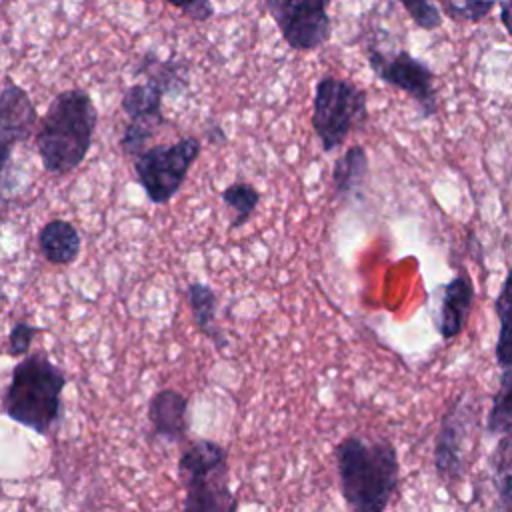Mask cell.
Listing matches in <instances>:
<instances>
[{
  "label": "cell",
  "mask_w": 512,
  "mask_h": 512,
  "mask_svg": "<svg viewBox=\"0 0 512 512\" xmlns=\"http://www.w3.org/2000/svg\"><path fill=\"white\" fill-rule=\"evenodd\" d=\"M340 492L350 512H384L398 480L400 462L390 440L346 436L334 448Z\"/></svg>",
  "instance_id": "obj_1"
},
{
  "label": "cell",
  "mask_w": 512,
  "mask_h": 512,
  "mask_svg": "<svg viewBox=\"0 0 512 512\" xmlns=\"http://www.w3.org/2000/svg\"><path fill=\"white\" fill-rule=\"evenodd\" d=\"M98 112L82 88L60 92L40 120L36 146L46 172L62 176L78 168L92 148Z\"/></svg>",
  "instance_id": "obj_2"
},
{
  "label": "cell",
  "mask_w": 512,
  "mask_h": 512,
  "mask_svg": "<svg viewBox=\"0 0 512 512\" xmlns=\"http://www.w3.org/2000/svg\"><path fill=\"white\" fill-rule=\"evenodd\" d=\"M64 386L66 374L60 366L42 352L28 354L12 370L2 408L14 422L48 434L60 418Z\"/></svg>",
  "instance_id": "obj_3"
},
{
  "label": "cell",
  "mask_w": 512,
  "mask_h": 512,
  "mask_svg": "<svg viewBox=\"0 0 512 512\" xmlns=\"http://www.w3.org/2000/svg\"><path fill=\"white\" fill-rule=\"evenodd\" d=\"M368 120V96L352 80L322 76L312 96V128L326 154L340 148Z\"/></svg>",
  "instance_id": "obj_4"
},
{
  "label": "cell",
  "mask_w": 512,
  "mask_h": 512,
  "mask_svg": "<svg viewBox=\"0 0 512 512\" xmlns=\"http://www.w3.org/2000/svg\"><path fill=\"white\" fill-rule=\"evenodd\" d=\"M200 150V138L182 136L172 144L148 146L134 158L136 180L152 204H168L180 192Z\"/></svg>",
  "instance_id": "obj_5"
},
{
  "label": "cell",
  "mask_w": 512,
  "mask_h": 512,
  "mask_svg": "<svg viewBox=\"0 0 512 512\" xmlns=\"http://www.w3.org/2000/svg\"><path fill=\"white\" fill-rule=\"evenodd\" d=\"M366 58L370 70L384 84L408 94L418 104L422 120L436 114L438 98L434 88V72L424 60L406 50L384 54L372 46L366 50Z\"/></svg>",
  "instance_id": "obj_6"
},
{
  "label": "cell",
  "mask_w": 512,
  "mask_h": 512,
  "mask_svg": "<svg viewBox=\"0 0 512 512\" xmlns=\"http://www.w3.org/2000/svg\"><path fill=\"white\" fill-rule=\"evenodd\" d=\"M264 8L292 50H318L332 36V20L324 0H266Z\"/></svg>",
  "instance_id": "obj_7"
},
{
  "label": "cell",
  "mask_w": 512,
  "mask_h": 512,
  "mask_svg": "<svg viewBox=\"0 0 512 512\" xmlns=\"http://www.w3.org/2000/svg\"><path fill=\"white\" fill-rule=\"evenodd\" d=\"M162 100L164 92L152 82H136L124 90L120 106L128 116V126L124 128L120 146L128 158L144 152L164 124Z\"/></svg>",
  "instance_id": "obj_8"
},
{
  "label": "cell",
  "mask_w": 512,
  "mask_h": 512,
  "mask_svg": "<svg viewBox=\"0 0 512 512\" xmlns=\"http://www.w3.org/2000/svg\"><path fill=\"white\" fill-rule=\"evenodd\" d=\"M474 422V408L468 394L452 400L442 416L434 446V468L444 482H454L464 466V440Z\"/></svg>",
  "instance_id": "obj_9"
},
{
  "label": "cell",
  "mask_w": 512,
  "mask_h": 512,
  "mask_svg": "<svg viewBox=\"0 0 512 512\" xmlns=\"http://www.w3.org/2000/svg\"><path fill=\"white\" fill-rule=\"evenodd\" d=\"M36 126V110L30 96L16 84L0 90V174L14 146L26 140Z\"/></svg>",
  "instance_id": "obj_10"
},
{
  "label": "cell",
  "mask_w": 512,
  "mask_h": 512,
  "mask_svg": "<svg viewBox=\"0 0 512 512\" xmlns=\"http://www.w3.org/2000/svg\"><path fill=\"white\" fill-rule=\"evenodd\" d=\"M474 300H476V288L472 278L466 272L456 274L442 286V296H440L438 314L434 318V326L444 342L454 340L458 334H462V330L468 324Z\"/></svg>",
  "instance_id": "obj_11"
},
{
  "label": "cell",
  "mask_w": 512,
  "mask_h": 512,
  "mask_svg": "<svg viewBox=\"0 0 512 512\" xmlns=\"http://www.w3.org/2000/svg\"><path fill=\"white\" fill-rule=\"evenodd\" d=\"M184 512H238V498L228 486V466L184 480Z\"/></svg>",
  "instance_id": "obj_12"
},
{
  "label": "cell",
  "mask_w": 512,
  "mask_h": 512,
  "mask_svg": "<svg viewBox=\"0 0 512 512\" xmlns=\"http://www.w3.org/2000/svg\"><path fill=\"white\" fill-rule=\"evenodd\" d=\"M188 398L174 388H162L152 394L148 402V420L158 438L178 442L186 436Z\"/></svg>",
  "instance_id": "obj_13"
},
{
  "label": "cell",
  "mask_w": 512,
  "mask_h": 512,
  "mask_svg": "<svg viewBox=\"0 0 512 512\" xmlns=\"http://www.w3.org/2000/svg\"><path fill=\"white\" fill-rule=\"evenodd\" d=\"M38 246L44 258L52 264H70L80 254V234L68 220H50L38 232Z\"/></svg>",
  "instance_id": "obj_14"
},
{
  "label": "cell",
  "mask_w": 512,
  "mask_h": 512,
  "mask_svg": "<svg viewBox=\"0 0 512 512\" xmlns=\"http://www.w3.org/2000/svg\"><path fill=\"white\" fill-rule=\"evenodd\" d=\"M186 298L188 306L192 312V320L196 328L214 342L218 350L226 348V338L222 330L216 326V308H218V298L216 292L212 290L210 284L204 282H190L186 288Z\"/></svg>",
  "instance_id": "obj_15"
},
{
  "label": "cell",
  "mask_w": 512,
  "mask_h": 512,
  "mask_svg": "<svg viewBox=\"0 0 512 512\" xmlns=\"http://www.w3.org/2000/svg\"><path fill=\"white\" fill-rule=\"evenodd\" d=\"M228 466V452L222 444L214 442V440H194L180 456L178 460V472L180 476L192 478V476H200V474H208L214 472L218 468H226Z\"/></svg>",
  "instance_id": "obj_16"
},
{
  "label": "cell",
  "mask_w": 512,
  "mask_h": 512,
  "mask_svg": "<svg viewBox=\"0 0 512 512\" xmlns=\"http://www.w3.org/2000/svg\"><path fill=\"white\" fill-rule=\"evenodd\" d=\"M368 174V154L364 146H350L332 166L334 192L340 198H346L360 190Z\"/></svg>",
  "instance_id": "obj_17"
},
{
  "label": "cell",
  "mask_w": 512,
  "mask_h": 512,
  "mask_svg": "<svg viewBox=\"0 0 512 512\" xmlns=\"http://www.w3.org/2000/svg\"><path fill=\"white\" fill-rule=\"evenodd\" d=\"M136 74H146V82L156 84L164 94L180 92L186 88L188 80L184 68L176 62H162L154 54H146L142 64L136 68Z\"/></svg>",
  "instance_id": "obj_18"
},
{
  "label": "cell",
  "mask_w": 512,
  "mask_h": 512,
  "mask_svg": "<svg viewBox=\"0 0 512 512\" xmlns=\"http://www.w3.org/2000/svg\"><path fill=\"white\" fill-rule=\"evenodd\" d=\"M222 202L234 210V218L230 220V230L240 228L250 220L254 214L258 202H260V190L254 188L248 182H232L222 190Z\"/></svg>",
  "instance_id": "obj_19"
},
{
  "label": "cell",
  "mask_w": 512,
  "mask_h": 512,
  "mask_svg": "<svg viewBox=\"0 0 512 512\" xmlns=\"http://www.w3.org/2000/svg\"><path fill=\"white\" fill-rule=\"evenodd\" d=\"M496 314L500 318V332L496 342V360L504 370H510V336H508V324H510V274L504 278L500 294L496 298Z\"/></svg>",
  "instance_id": "obj_20"
},
{
  "label": "cell",
  "mask_w": 512,
  "mask_h": 512,
  "mask_svg": "<svg viewBox=\"0 0 512 512\" xmlns=\"http://www.w3.org/2000/svg\"><path fill=\"white\" fill-rule=\"evenodd\" d=\"M492 478L504 512H510V436H502L492 458Z\"/></svg>",
  "instance_id": "obj_21"
},
{
  "label": "cell",
  "mask_w": 512,
  "mask_h": 512,
  "mask_svg": "<svg viewBox=\"0 0 512 512\" xmlns=\"http://www.w3.org/2000/svg\"><path fill=\"white\" fill-rule=\"evenodd\" d=\"M486 428L490 434L510 436V370L502 372L500 390L492 400Z\"/></svg>",
  "instance_id": "obj_22"
},
{
  "label": "cell",
  "mask_w": 512,
  "mask_h": 512,
  "mask_svg": "<svg viewBox=\"0 0 512 512\" xmlns=\"http://www.w3.org/2000/svg\"><path fill=\"white\" fill-rule=\"evenodd\" d=\"M494 6H496V2H492V0H488V2H482V0H466V2L444 0L438 8H440V12H444L454 22H480L482 18H486L490 14V10H494Z\"/></svg>",
  "instance_id": "obj_23"
},
{
  "label": "cell",
  "mask_w": 512,
  "mask_h": 512,
  "mask_svg": "<svg viewBox=\"0 0 512 512\" xmlns=\"http://www.w3.org/2000/svg\"><path fill=\"white\" fill-rule=\"evenodd\" d=\"M402 8L408 12L412 22L422 30H438L444 22V16L438 8V4L426 2V0H402Z\"/></svg>",
  "instance_id": "obj_24"
},
{
  "label": "cell",
  "mask_w": 512,
  "mask_h": 512,
  "mask_svg": "<svg viewBox=\"0 0 512 512\" xmlns=\"http://www.w3.org/2000/svg\"><path fill=\"white\" fill-rule=\"evenodd\" d=\"M38 332H40V328L28 324V322L14 324L10 330V336H8V354L26 356V352L30 350L32 340Z\"/></svg>",
  "instance_id": "obj_25"
},
{
  "label": "cell",
  "mask_w": 512,
  "mask_h": 512,
  "mask_svg": "<svg viewBox=\"0 0 512 512\" xmlns=\"http://www.w3.org/2000/svg\"><path fill=\"white\" fill-rule=\"evenodd\" d=\"M176 8L188 16L194 22H204L210 16H214V4L206 2V0H194V2H186V4H176Z\"/></svg>",
  "instance_id": "obj_26"
},
{
  "label": "cell",
  "mask_w": 512,
  "mask_h": 512,
  "mask_svg": "<svg viewBox=\"0 0 512 512\" xmlns=\"http://www.w3.org/2000/svg\"><path fill=\"white\" fill-rule=\"evenodd\" d=\"M508 8H510V2H502V14H500V20L504 24V28L508 30Z\"/></svg>",
  "instance_id": "obj_27"
}]
</instances>
